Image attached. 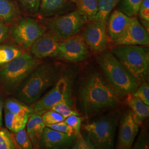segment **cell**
<instances>
[{
	"mask_svg": "<svg viewBox=\"0 0 149 149\" xmlns=\"http://www.w3.org/2000/svg\"><path fill=\"white\" fill-rule=\"evenodd\" d=\"M13 133L14 134L11 135L17 149H33L31 140L25 128Z\"/></svg>",
	"mask_w": 149,
	"mask_h": 149,
	"instance_id": "cell-27",
	"label": "cell"
},
{
	"mask_svg": "<svg viewBox=\"0 0 149 149\" xmlns=\"http://www.w3.org/2000/svg\"><path fill=\"white\" fill-rule=\"evenodd\" d=\"M131 17L118 10L111 12L107 23V32L111 40L113 42L122 35Z\"/></svg>",
	"mask_w": 149,
	"mask_h": 149,
	"instance_id": "cell-16",
	"label": "cell"
},
{
	"mask_svg": "<svg viewBox=\"0 0 149 149\" xmlns=\"http://www.w3.org/2000/svg\"><path fill=\"white\" fill-rule=\"evenodd\" d=\"M46 31V28L32 18H24L12 26L10 35L22 48H31L39 38Z\"/></svg>",
	"mask_w": 149,
	"mask_h": 149,
	"instance_id": "cell-8",
	"label": "cell"
},
{
	"mask_svg": "<svg viewBox=\"0 0 149 149\" xmlns=\"http://www.w3.org/2000/svg\"><path fill=\"white\" fill-rule=\"evenodd\" d=\"M120 118L119 111L110 112L84 125L87 136L96 149L114 148L116 134Z\"/></svg>",
	"mask_w": 149,
	"mask_h": 149,
	"instance_id": "cell-5",
	"label": "cell"
},
{
	"mask_svg": "<svg viewBox=\"0 0 149 149\" xmlns=\"http://www.w3.org/2000/svg\"><path fill=\"white\" fill-rule=\"evenodd\" d=\"M69 0H40L39 11L40 15L51 17L66 13L70 8Z\"/></svg>",
	"mask_w": 149,
	"mask_h": 149,
	"instance_id": "cell-18",
	"label": "cell"
},
{
	"mask_svg": "<svg viewBox=\"0 0 149 149\" xmlns=\"http://www.w3.org/2000/svg\"><path fill=\"white\" fill-rule=\"evenodd\" d=\"M43 122L45 125L49 124H53L55 123L64 121L65 118L59 113L50 109L44 112L42 115Z\"/></svg>",
	"mask_w": 149,
	"mask_h": 149,
	"instance_id": "cell-31",
	"label": "cell"
},
{
	"mask_svg": "<svg viewBox=\"0 0 149 149\" xmlns=\"http://www.w3.org/2000/svg\"><path fill=\"white\" fill-rule=\"evenodd\" d=\"M11 134L6 129H0V149H16Z\"/></svg>",
	"mask_w": 149,
	"mask_h": 149,
	"instance_id": "cell-29",
	"label": "cell"
},
{
	"mask_svg": "<svg viewBox=\"0 0 149 149\" xmlns=\"http://www.w3.org/2000/svg\"><path fill=\"white\" fill-rule=\"evenodd\" d=\"M27 11L36 13L39 11L40 0H18Z\"/></svg>",
	"mask_w": 149,
	"mask_h": 149,
	"instance_id": "cell-36",
	"label": "cell"
},
{
	"mask_svg": "<svg viewBox=\"0 0 149 149\" xmlns=\"http://www.w3.org/2000/svg\"><path fill=\"white\" fill-rule=\"evenodd\" d=\"M27 132L31 140L33 148L39 149V144L45 125L42 116L33 112L29 114L27 124Z\"/></svg>",
	"mask_w": 149,
	"mask_h": 149,
	"instance_id": "cell-17",
	"label": "cell"
},
{
	"mask_svg": "<svg viewBox=\"0 0 149 149\" xmlns=\"http://www.w3.org/2000/svg\"><path fill=\"white\" fill-rule=\"evenodd\" d=\"M139 16L142 22V25L149 32V0H143L138 11Z\"/></svg>",
	"mask_w": 149,
	"mask_h": 149,
	"instance_id": "cell-30",
	"label": "cell"
},
{
	"mask_svg": "<svg viewBox=\"0 0 149 149\" xmlns=\"http://www.w3.org/2000/svg\"><path fill=\"white\" fill-rule=\"evenodd\" d=\"M133 93L145 104L149 105V86L147 82H143Z\"/></svg>",
	"mask_w": 149,
	"mask_h": 149,
	"instance_id": "cell-33",
	"label": "cell"
},
{
	"mask_svg": "<svg viewBox=\"0 0 149 149\" xmlns=\"http://www.w3.org/2000/svg\"><path fill=\"white\" fill-rule=\"evenodd\" d=\"M4 109L28 120L30 114L33 112L32 108L16 98H8L4 102Z\"/></svg>",
	"mask_w": 149,
	"mask_h": 149,
	"instance_id": "cell-20",
	"label": "cell"
},
{
	"mask_svg": "<svg viewBox=\"0 0 149 149\" xmlns=\"http://www.w3.org/2000/svg\"><path fill=\"white\" fill-rule=\"evenodd\" d=\"M103 74L108 81L122 93H134L139 81L131 74L111 52H103L98 58Z\"/></svg>",
	"mask_w": 149,
	"mask_h": 149,
	"instance_id": "cell-4",
	"label": "cell"
},
{
	"mask_svg": "<svg viewBox=\"0 0 149 149\" xmlns=\"http://www.w3.org/2000/svg\"><path fill=\"white\" fill-rule=\"evenodd\" d=\"M24 53L21 48L13 45H0V67L19 56Z\"/></svg>",
	"mask_w": 149,
	"mask_h": 149,
	"instance_id": "cell-23",
	"label": "cell"
},
{
	"mask_svg": "<svg viewBox=\"0 0 149 149\" xmlns=\"http://www.w3.org/2000/svg\"><path fill=\"white\" fill-rule=\"evenodd\" d=\"M39 59L24 52L19 56L0 67V88L7 95L14 94L38 64Z\"/></svg>",
	"mask_w": 149,
	"mask_h": 149,
	"instance_id": "cell-3",
	"label": "cell"
},
{
	"mask_svg": "<svg viewBox=\"0 0 149 149\" xmlns=\"http://www.w3.org/2000/svg\"><path fill=\"white\" fill-rule=\"evenodd\" d=\"M61 41L52 32H45L33 44L31 52L37 59L56 58Z\"/></svg>",
	"mask_w": 149,
	"mask_h": 149,
	"instance_id": "cell-14",
	"label": "cell"
},
{
	"mask_svg": "<svg viewBox=\"0 0 149 149\" xmlns=\"http://www.w3.org/2000/svg\"><path fill=\"white\" fill-rule=\"evenodd\" d=\"M143 0H120L118 4V10L129 17L138 14L139 9Z\"/></svg>",
	"mask_w": 149,
	"mask_h": 149,
	"instance_id": "cell-26",
	"label": "cell"
},
{
	"mask_svg": "<svg viewBox=\"0 0 149 149\" xmlns=\"http://www.w3.org/2000/svg\"><path fill=\"white\" fill-rule=\"evenodd\" d=\"M66 78H60L54 85L52 89L43 96L40 99L32 103L33 112L42 115L44 112L51 109L56 103L66 101L72 104L70 97V86Z\"/></svg>",
	"mask_w": 149,
	"mask_h": 149,
	"instance_id": "cell-9",
	"label": "cell"
},
{
	"mask_svg": "<svg viewBox=\"0 0 149 149\" xmlns=\"http://www.w3.org/2000/svg\"><path fill=\"white\" fill-rule=\"evenodd\" d=\"M122 93L100 73L93 71L82 80L78 90V101L81 112L87 118L113 110L120 103Z\"/></svg>",
	"mask_w": 149,
	"mask_h": 149,
	"instance_id": "cell-1",
	"label": "cell"
},
{
	"mask_svg": "<svg viewBox=\"0 0 149 149\" xmlns=\"http://www.w3.org/2000/svg\"><path fill=\"white\" fill-rule=\"evenodd\" d=\"M136 143L134 146V149H149V143L146 133H141Z\"/></svg>",
	"mask_w": 149,
	"mask_h": 149,
	"instance_id": "cell-37",
	"label": "cell"
},
{
	"mask_svg": "<svg viewBox=\"0 0 149 149\" xmlns=\"http://www.w3.org/2000/svg\"><path fill=\"white\" fill-rule=\"evenodd\" d=\"M72 104L66 101H61L55 104L52 108V110L59 113L65 118L69 117L71 115L80 116V114L75 109L72 108Z\"/></svg>",
	"mask_w": 149,
	"mask_h": 149,
	"instance_id": "cell-28",
	"label": "cell"
},
{
	"mask_svg": "<svg viewBox=\"0 0 149 149\" xmlns=\"http://www.w3.org/2000/svg\"><path fill=\"white\" fill-rule=\"evenodd\" d=\"M9 31L3 22L0 20V44L8 37Z\"/></svg>",
	"mask_w": 149,
	"mask_h": 149,
	"instance_id": "cell-38",
	"label": "cell"
},
{
	"mask_svg": "<svg viewBox=\"0 0 149 149\" xmlns=\"http://www.w3.org/2000/svg\"><path fill=\"white\" fill-rule=\"evenodd\" d=\"M98 0H76L77 10L85 16L88 21L95 19L98 12Z\"/></svg>",
	"mask_w": 149,
	"mask_h": 149,
	"instance_id": "cell-21",
	"label": "cell"
},
{
	"mask_svg": "<svg viewBox=\"0 0 149 149\" xmlns=\"http://www.w3.org/2000/svg\"><path fill=\"white\" fill-rule=\"evenodd\" d=\"M1 125H2V120L0 119V127H1Z\"/></svg>",
	"mask_w": 149,
	"mask_h": 149,
	"instance_id": "cell-40",
	"label": "cell"
},
{
	"mask_svg": "<svg viewBox=\"0 0 149 149\" xmlns=\"http://www.w3.org/2000/svg\"><path fill=\"white\" fill-rule=\"evenodd\" d=\"M90 22L86 26L81 36L91 50L103 52L108 46L107 24L95 20Z\"/></svg>",
	"mask_w": 149,
	"mask_h": 149,
	"instance_id": "cell-11",
	"label": "cell"
},
{
	"mask_svg": "<svg viewBox=\"0 0 149 149\" xmlns=\"http://www.w3.org/2000/svg\"><path fill=\"white\" fill-rule=\"evenodd\" d=\"M88 47L81 35H75L59 44L56 58L69 62H79L88 58Z\"/></svg>",
	"mask_w": 149,
	"mask_h": 149,
	"instance_id": "cell-10",
	"label": "cell"
},
{
	"mask_svg": "<svg viewBox=\"0 0 149 149\" xmlns=\"http://www.w3.org/2000/svg\"><path fill=\"white\" fill-rule=\"evenodd\" d=\"M64 122L74 130L76 136L80 133L82 119L79 117V116L71 115L66 118Z\"/></svg>",
	"mask_w": 149,
	"mask_h": 149,
	"instance_id": "cell-34",
	"label": "cell"
},
{
	"mask_svg": "<svg viewBox=\"0 0 149 149\" xmlns=\"http://www.w3.org/2000/svg\"><path fill=\"white\" fill-rule=\"evenodd\" d=\"M74 144L72 145L73 149H95V146L92 143L90 139L82 136L81 133L76 135Z\"/></svg>",
	"mask_w": 149,
	"mask_h": 149,
	"instance_id": "cell-32",
	"label": "cell"
},
{
	"mask_svg": "<svg viewBox=\"0 0 149 149\" xmlns=\"http://www.w3.org/2000/svg\"><path fill=\"white\" fill-rule=\"evenodd\" d=\"M27 120V119L5 109L6 127L13 133L25 128Z\"/></svg>",
	"mask_w": 149,
	"mask_h": 149,
	"instance_id": "cell-24",
	"label": "cell"
},
{
	"mask_svg": "<svg viewBox=\"0 0 149 149\" xmlns=\"http://www.w3.org/2000/svg\"><path fill=\"white\" fill-rule=\"evenodd\" d=\"M69 1H70L71 2H74H74H75L76 0H69Z\"/></svg>",
	"mask_w": 149,
	"mask_h": 149,
	"instance_id": "cell-41",
	"label": "cell"
},
{
	"mask_svg": "<svg viewBox=\"0 0 149 149\" xmlns=\"http://www.w3.org/2000/svg\"><path fill=\"white\" fill-rule=\"evenodd\" d=\"M45 126L51 128L53 130H55L56 131H58L59 132L66 134L69 135H75L74 130L64 121L53 124L47 125Z\"/></svg>",
	"mask_w": 149,
	"mask_h": 149,
	"instance_id": "cell-35",
	"label": "cell"
},
{
	"mask_svg": "<svg viewBox=\"0 0 149 149\" xmlns=\"http://www.w3.org/2000/svg\"><path fill=\"white\" fill-rule=\"evenodd\" d=\"M18 14L17 6L10 0H0V20L7 22L12 21Z\"/></svg>",
	"mask_w": 149,
	"mask_h": 149,
	"instance_id": "cell-25",
	"label": "cell"
},
{
	"mask_svg": "<svg viewBox=\"0 0 149 149\" xmlns=\"http://www.w3.org/2000/svg\"><path fill=\"white\" fill-rule=\"evenodd\" d=\"M112 53L126 69L140 81L146 77L149 70L148 49L142 45H116Z\"/></svg>",
	"mask_w": 149,
	"mask_h": 149,
	"instance_id": "cell-6",
	"label": "cell"
},
{
	"mask_svg": "<svg viewBox=\"0 0 149 149\" xmlns=\"http://www.w3.org/2000/svg\"><path fill=\"white\" fill-rule=\"evenodd\" d=\"M127 103L131 109L135 121L139 125L149 117V105L145 104L133 93H129L126 99Z\"/></svg>",
	"mask_w": 149,
	"mask_h": 149,
	"instance_id": "cell-19",
	"label": "cell"
},
{
	"mask_svg": "<svg viewBox=\"0 0 149 149\" xmlns=\"http://www.w3.org/2000/svg\"><path fill=\"white\" fill-rule=\"evenodd\" d=\"M76 136L69 135L45 126L39 144V148L44 149H66L72 147Z\"/></svg>",
	"mask_w": 149,
	"mask_h": 149,
	"instance_id": "cell-15",
	"label": "cell"
},
{
	"mask_svg": "<svg viewBox=\"0 0 149 149\" xmlns=\"http://www.w3.org/2000/svg\"><path fill=\"white\" fill-rule=\"evenodd\" d=\"M87 21L85 16L77 10L51 17L45 24L50 32L63 40L77 34Z\"/></svg>",
	"mask_w": 149,
	"mask_h": 149,
	"instance_id": "cell-7",
	"label": "cell"
},
{
	"mask_svg": "<svg viewBox=\"0 0 149 149\" xmlns=\"http://www.w3.org/2000/svg\"><path fill=\"white\" fill-rule=\"evenodd\" d=\"M61 71L59 65L53 62L40 63L16 89V98L26 104L37 101L61 78Z\"/></svg>",
	"mask_w": 149,
	"mask_h": 149,
	"instance_id": "cell-2",
	"label": "cell"
},
{
	"mask_svg": "<svg viewBox=\"0 0 149 149\" xmlns=\"http://www.w3.org/2000/svg\"><path fill=\"white\" fill-rule=\"evenodd\" d=\"M119 1L120 0H98V12L94 20L107 24L109 16L113 10L117 6Z\"/></svg>",
	"mask_w": 149,
	"mask_h": 149,
	"instance_id": "cell-22",
	"label": "cell"
},
{
	"mask_svg": "<svg viewBox=\"0 0 149 149\" xmlns=\"http://www.w3.org/2000/svg\"><path fill=\"white\" fill-rule=\"evenodd\" d=\"M114 45H148V32L136 16L131 17L130 23L122 35L113 42Z\"/></svg>",
	"mask_w": 149,
	"mask_h": 149,
	"instance_id": "cell-12",
	"label": "cell"
},
{
	"mask_svg": "<svg viewBox=\"0 0 149 149\" xmlns=\"http://www.w3.org/2000/svg\"><path fill=\"white\" fill-rule=\"evenodd\" d=\"M4 107V101L3 96L0 94V119L2 120V112L3 109Z\"/></svg>",
	"mask_w": 149,
	"mask_h": 149,
	"instance_id": "cell-39",
	"label": "cell"
},
{
	"mask_svg": "<svg viewBox=\"0 0 149 149\" xmlns=\"http://www.w3.org/2000/svg\"><path fill=\"white\" fill-rule=\"evenodd\" d=\"M117 148L130 149L139 132V125L134 120L131 111L125 112L120 118Z\"/></svg>",
	"mask_w": 149,
	"mask_h": 149,
	"instance_id": "cell-13",
	"label": "cell"
}]
</instances>
